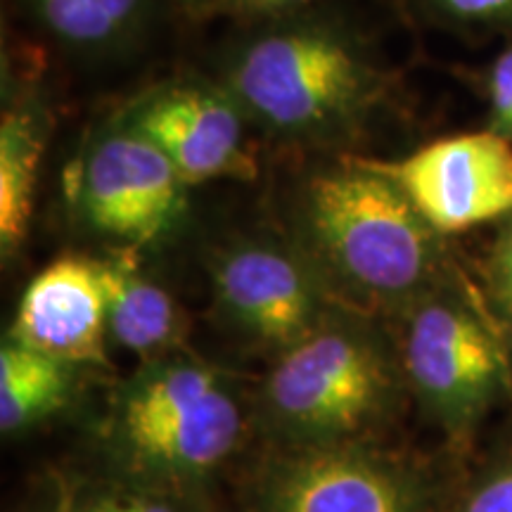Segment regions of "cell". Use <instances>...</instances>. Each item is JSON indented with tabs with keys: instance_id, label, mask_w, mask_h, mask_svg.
I'll use <instances>...</instances> for the list:
<instances>
[{
	"instance_id": "obj_19",
	"label": "cell",
	"mask_w": 512,
	"mask_h": 512,
	"mask_svg": "<svg viewBox=\"0 0 512 512\" xmlns=\"http://www.w3.org/2000/svg\"><path fill=\"white\" fill-rule=\"evenodd\" d=\"M446 15L470 24L512 22V0H434Z\"/></svg>"
},
{
	"instance_id": "obj_9",
	"label": "cell",
	"mask_w": 512,
	"mask_h": 512,
	"mask_svg": "<svg viewBox=\"0 0 512 512\" xmlns=\"http://www.w3.org/2000/svg\"><path fill=\"white\" fill-rule=\"evenodd\" d=\"M216 302L230 323L280 356L323 323L313 273L292 254L268 245H238L214 261Z\"/></svg>"
},
{
	"instance_id": "obj_16",
	"label": "cell",
	"mask_w": 512,
	"mask_h": 512,
	"mask_svg": "<svg viewBox=\"0 0 512 512\" xmlns=\"http://www.w3.org/2000/svg\"><path fill=\"white\" fill-rule=\"evenodd\" d=\"M69 512H188L169 491L136 482L105 486L91 491L83 501L72 503Z\"/></svg>"
},
{
	"instance_id": "obj_3",
	"label": "cell",
	"mask_w": 512,
	"mask_h": 512,
	"mask_svg": "<svg viewBox=\"0 0 512 512\" xmlns=\"http://www.w3.org/2000/svg\"><path fill=\"white\" fill-rule=\"evenodd\" d=\"M399 373L368 330L325 318L275 356L261 413L285 446L368 444L392 418Z\"/></svg>"
},
{
	"instance_id": "obj_1",
	"label": "cell",
	"mask_w": 512,
	"mask_h": 512,
	"mask_svg": "<svg viewBox=\"0 0 512 512\" xmlns=\"http://www.w3.org/2000/svg\"><path fill=\"white\" fill-rule=\"evenodd\" d=\"M247 432L223 370L183 354L143 363L114 394L105 437L131 482L174 494L214 475Z\"/></svg>"
},
{
	"instance_id": "obj_12",
	"label": "cell",
	"mask_w": 512,
	"mask_h": 512,
	"mask_svg": "<svg viewBox=\"0 0 512 512\" xmlns=\"http://www.w3.org/2000/svg\"><path fill=\"white\" fill-rule=\"evenodd\" d=\"M100 271L110 339L143 358V363L181 354L188 320L174 297L140 273L128 254L100 261Z\"/></svg>"
},
{
	"instance_id": "obj_10",
	"label": "cell",
	"mask_w": 512,
	"mask_h": 512,
	"mask_svg": "<svg viewBox=\"0 0 512 512\" xmlns=\"http://www.w3.org/2000/svg\"><path fill=\"white\" fill-rule=\"evenodd\" d=\"M124 126L159 147L188 185L254 176L238 102L204 86L178 83L145 95Z\"/></svg>"
},
{
	"instance_id": "obj_8",
	"label": "cell",
	"mask_w": 512,
	"mask_h": 512,
	"mask_svg": "<svg viewBox=\"0 0 512 512\" xmlns=\"http://www.w3.org/2000/svg\"><path fill=\"white\" fill-rule=\"evenodd\" d=\"M439 235L463 233L512 211V145L498 131L463 133L377 164Z\"/></svg>"
},
{
	"instance_id": "obj_18",
	"label": "cell",
	"mask_w": 512,
	"mask_h": 512,
	"mask_svg": "<svg viewBox=\"0 0 512 512\" xmlns=\"http://www.w3.org/2000/svg\"><path fill=\"white\" fill-rule=\"evenodd\" d=\"M463 512H512V465L486 477L467 498Z\"/></svg>"
},
{
	"instance_id": "obj_20",
	"label": "cell",
	"mask_w": 512,
	"mask_h": 512,
	"mask_svg": "<svg viewBox=\"0 0 512 512\" xmlns=\"http://www.w3.org/2000/svg\"><path fill=\"white\" fill-rule=\"evenodd\" d=\"M489 280L498 306L512 313V223L503 230L491 254Z\"/></svg>"
},
{
	"instance_id": "obj_2",
	"label": "cell",
	"mask_w": 512,
	"mask_h": 512,
	"mask_svg": "<svg viewBox=\"0 0 512 512\" xmlns=\"http://www.w3.org/2000/svg\"><path fill=\"white\" fill-rule=\"evenodd\" d=\"M302 223L318 264L361 302L411 299L437 273L439 233L368 162L313 176Z\"/></svg>"
},
{
	"instance_id": "obj_11",
	"label": "cell",
	"mask_w": 512,
	"mask_h": 512,
	"mask_svg": "<svg viewBox=\"0 0 512 512\" xmlns=\"http://www.w3.org/2000/svg\"><path fill=\"white\" fill-rule=\"evenodd\" d=\"M107 292L100 261L62 256L31 280L10 339L74 366H107Z\"/></svg>"
},
{
	"instance_id": "obj_6",
	"label": "cell",
	"mask_w": 512,
	"mask_h": 512,
	"mask_svg": "<svg viewBox=\"0 0 512 512\" xmlns=\"http://www.w3.org/2000/svg\"><path fill=\"white\" fill-rule=\"evenodd\" d=\"M401 361L415 394L453 434L470 432L505 387L501 347L456 299H425L415 306Z\"/></svg>"
},
{
	"instance_id": "obj_15",
	"label": "cell",
	"mask_w": 512,
	"mask_h": 512,
	"mask_svg": "<svg viewBox=\"0 0 512 512\" xmlns=\"http://www.w3.org/2000/svg\"><path fill=\"white\" fill-rule=\"evenodd\" d=\"M57 36L81 46L105 43L133 22L140 0H34Z\"/></svg>"
},
{
	"instance_id": "obj_5",
	"label": "cell",
	"mask_w": 512,
	"mask_h": 512,
	"mask_svg": "<svg viewBox=\"0 0 512 512\" xmlns=\"http://www.w3.org/2000/svg\"><path fill=\"white\" fill-rule=\"evenodd\" d=\"M67 190L88 226L131 247L164 240L188 207V183L176 166L128 126L88 147Z\"/></svg>"
},
{
	"instance_id": "obj_13",
	"label": "cell",
	"mask_w": 512,
	"mask_h": 512,
	"mask_svg": "<svg viewBox=\"0 0 512 512\" xmlns=\"http://www.w3.org/2000/svg\"><path fill=\"white\" fill-rule=\"evenodd\" d=\"M74 363L5 339L0 349V430L15 434L62 411L72 399Z\"/></svg>"
},
{
	"instance_id": "obj_7",
	"label": "cell",
	"mask_w": 512,
	"mask_h": 512,
	"mask_svg": "<svg viewBox=\"0 0 512 512\" xmlns=\"http://www.w3.org/2000/svg\"><path fill=\"white\" fill-rule=\"evenodd\" d=\"M259 512H427L420 477L370 444L287 446L256 477Z\"/></svg>"
},
{
	"instance_id": "obj_4",
	"label": "cell",
	"mask_w": 512,
	"mask_h": 512,
	"mask_svg": "<svg viewBox=\"0 0 512 512\" xmlns=\"http://www.w3.org/2000/svg\"><path fill=\"white\" fill-rule=\"evenodd\" d=\"M242 110L287 136H320L354 124L380 93V74L351 41L328 29L256 38L230 69Z\"/></svg>"
},
{
	"instance_id": "obj_14",
	"label": "cell",
	"mask_w": 512,
	"mask_h": 512,
	"mask_svg": "<svg viewBox=\"0 0 512 512\" xmlns=\"http://www.w3.org/2000/svg\"><path fill=\"white\" fill-rule=\"evenodd\" d=\"M46 131L29 110H8L0 126V245L17 252L34 214Z\"/></svg>"
},
{
	"instance_id": "obj_22",
	"label": "cell",
	"mask_w": 512,
	"mask_h": 512,
	"mask_svg": "<svg viewBox=\"0 0 512 512\" xmlns=\"http://www.w3.org/2000/svg\"><path fill=\"white\" fill-rule=\"evenodd\" d=\"M69 510H72V501H67V505H62L60 508V512H69Z\"/></svg>"
},
{
	"instance_id": "obj_17",
	"label": "cell",
	"mask_w": 512,
	"mask_h": 512,
	"mask_svg": "<svg viewBox=\"0 0 512 512\" xmlns=\"http://www.w3.org/2000/svg\"><path fill=\"white\" fill-rule=\"evenodd\" d=\"M489 100L496 131L512 140V48L498 55L489 74Z\"/></svg>"
},
{
	"instance_id": "obj_21",
	"label": "cell",
	"mask_w": 512,
	"mask_h": 512,
	"mask_svg": "<svg viewBox=\"0 0 512 512\" xmlns=\"http://www.w3.org/2000/svg\"><path fill=\"white\" fill-rule=\"evenodd\" d=\"M238 3L252 10H283L292 8V5H302L306 0H238Z\"/></svg>"
}]
</instances>
